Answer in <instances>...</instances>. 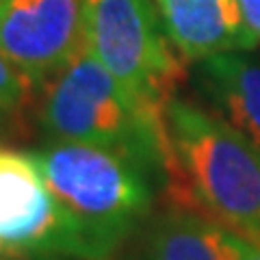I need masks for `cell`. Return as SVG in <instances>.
<instances>
[{
  "mask_svg": "<svg viewBox=\"0 0 260 260\" xmlns=\"http://www.w3.org/2000/svg\"><path fill=\"white\" fill-rule=\"evenodd\" d=\"M111 260H237L234 232L210 217L169 206L152 213Z\"/></svg>",
  "mask_w": 260,
  "mask_h": 260,
  "instance_id": "52a82bcc",
  "label": "cell"
},
{
  "mask_svg": "<svg viewBox=\"0 0 260 260\" xmlns=\"http://www.w3.org/2000/svg\"><path fill=\"white\" fill-rule=\"evenodd\" d=\"M239 7H241L243 20H245L251 37L260 46V0H239Z\"/></svg>",
  "mask_w": 260,
  "mask_h": 260,
  "instance_id": "8fae6325",
  "label": "cell"
},
{
  "mask_svg": "<svg viewBox=\"0 0 260 260\" xmlns=\"http://www.w3.org/2000/svg\"><path fill=\"white\" fill-rule=\"evenodd\" d=\"M85 46V0H0V52L32 87L46 85Z\"/></svg>",
  "mask_w": 260,
  "mask_h": 260,
  "instance_id": "8992f818",
  "label": "cell"
},
{
  "mask_svg": "<svg viewBox=\"0 0 260 260\" xmlns=\"http://www.w3.org/2000/svg\"><path fill=\"white\" fill-rule=\"evenodd\" d=\"M176 52L204 61L225 52L258 48L243 20L239 0H154Z\"/></svg>",
  "mask_w": 260,
  "mask_h": 260,
  "instance_id": "ba28073f",
  "label": "cell"
},
{
  "mask_svg": "<svg viewBox=\"0 0 260 260\" xmlns=\"http://www.w3.org/2000/svg\"><path fill=\"white\" fill-rule=\"evenodd\" d=\"M87 46L133 95L165 109L182 83L154 0H85Z\"/></svg>",
  "mask_w": 260,
  "mask_h": 260,
  "instance_id": "277c9868",
  "label": "cell"
},
{
  "mask_svg": "<svg viewBox=\"0 0 260 260\" xmlns=\"http://www.w3.org/2000/svg\"><path fill=\"white\" fill-rule=\"evenodd\" d=\"M234 247L237 260H260V241H251L234 232Z\"/></svg>",
  "mask_w": 260,
  "mask_h": 260,
  "instance_id": "7c38bea8",
  "label": "cell"
},
{
  "mask_svg": "<svg viewBox=\"0 0 260 260\" xmlns=\"http://www.w3.org/2000/svg\"><path fill=\"white\" fill-rule=\"evenodd\" d=\"M44 87L39 126L50 141L119 152L139 162L162 191L172 165L165 109L130 93L89 46Z\"/></svg>",
  "mask_w": 260,
  "mask_h": 260,
  "instance_id": "7a4b0ae2",
  "label": "cell"
},
{
  "mask_svg": "<svg viewBox=\"0 0 260 260\" xmlns=\"http://www.w3.org/2000/svg\"><path fill=\"white\" fill-rule=\"evenodd\" d=\"M0 247L22 254L76 258L68 219L35 154L7 145H0Z\"/></svg>",
  "mask_w": 260,
  "mask_h": 260,
  "instance_id": "5b68a950",
  "label": "cell"
},
{
  "mask_svg": "<svg viewBox=\"0 0 260 260\" xmlns=\"http://www.w3.org/2000/svg\"><path fill=\"white\" fill-rule=\"evenodd\" d=\"M0 260H76L68 256H39V254H22V251H11L0 247Z\"/></svg>",
  "mask_w": 260,
  "mask_h": 260,
  "instance_id": "4fadbf2b",
  "label": "cell"
},
{
  "mask_svg": "<svg viewBox=\"0 0 260 260\" xmlns=\"http://www.w3.org/2000/svg\"><path fill=\"white\" fill-rule=\"evenodd\" d=\"M30 80L11 59L0 52V113L18 111L30 89Z\"/></svg>",
  "mask_w": 260,
  "mask_h": 260,
  "instance_id": "30bf717a",
  "label": "cell"
},
{
  "mask_svg": "<svg viewBox=\"0 0 260 260\" xmlns=\"http://www.w3.org/2000/svg\"><path fill=\"white\" fill-rule=\"evenodd\" d=\"M165 124L172 165L162 191L169 204L260 241V145L213 111L176 95L165 107Z\"/></svg>",
  "mask_w": 260,
  "mask_h": 260,
  "instance_id": "6da1fadb",
  "label": "cell"
},
{
  "mask_svg": "<svg viewBox=\"0 0 260 260\" xmlns=\"http://www.w3.org/2000/svg\"><path fill=\"white\" fill-rule=\"evenodd\" d=\"M195 87L215 115L260 145V59L249 52L204 59L195 70Z\"/></svg>",
  "mask_w": 260,
  "mask_h": 260,
  "instance_id": "9c48e42d",
  "label": "cell"
},
{
  "mask_svg": "<svg viewBox=\"0 0 260 260\" xmlns=\"http://www.w3.org/2000/svg\"><path fill=\"white\" fill-rule=\"evenodd\" d=\"M0 115H3V113H0Z\"/></svg>",
  "mask_w": 260,
  "mask_h": 260,
  "instance_id": "5bb4252c",
  "label": "cell"
},
{
  "mask_svg": "<svg viewBox=\"0 0 260 260\" xmlns=\"http://www.w3.org/2000/svg\"><path fill=\"white\" fill-rule=\"evenodd\" d=\"M74 237L78 260H111L148 221L158 184L139 162L91 143L32 152Z\"/></svg>",
  "mask_w": 260,
  "mask_h": 260,
  "instance_id": "3957f363",
  "label": "cell"
}]
</instances>
